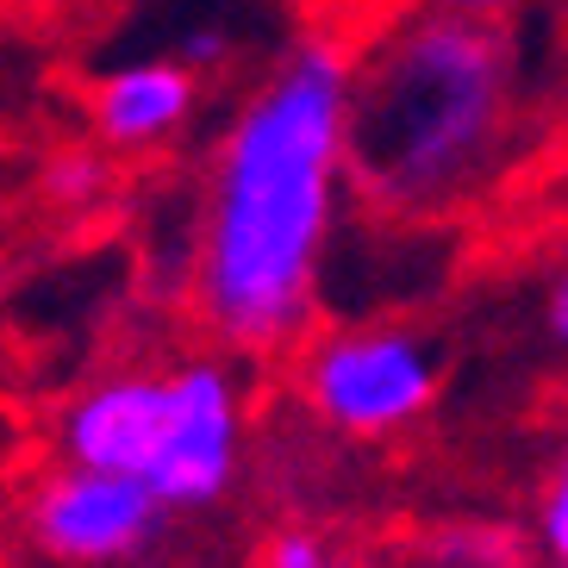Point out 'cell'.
Listing matches in <instances>:
<instances>
[{"mask_svg":"<svg viewBox=\"0 0 568 568\" xmlns=\"http://www.w3.org/2000/svg\"><path fill=\"white\" fill-rule=\"evenodd\" d=\"M19 13H57V7H69V0H13Z\"/></svg>","mask_w":568,"mask_h":568,"instance_id":"cell-13","label":"cell"},{"mask_svg":"<svg viewBox=\"0 0 568 568\" xmlns=\"http://www.w3.org/2000/svg\"><path fill=\"white\" fill-rule=\"evenodd\" d=\"M537 332H544V351L568 368V237L550 251V263L537 275Z\"/></svg>","mask_w":568,"mask_h":568,"instance_id":"cell-11","label":"cell"},{"mask_svg":"<svg viewBox=\"0 0 568 568\" xmlns=\"http://www.w3.org/2000/svg\"><path fill=\"white\" fill-rule=\"evenodd\" d=\"M169 513L144 481L44 456L19 487V544L38 568H151Z\"/></svg>","mask_w":568,"mask_h":568,"instance_id":"cell-5","label":"cell"},{"mask_svg":"<svg viewBox=\"0 0 568 568\" xmlns=\"http://www.w3.org/2000/svg\"><path fill=\"white\" fill-rule=\"evenodd\" d=\"M413 7H432V13H456V19H494V26H518L537 0H413Z\"/></svg>","mask_w":568,"mask_h":568,"instance_id":"cell-12","label":"cell"},{"mask_svg":"<svg viewBox=\"0 0 568 568\" xmlns=\"http://www.w3.org/2000/svg\"><path fill=\"white\" fill-rule=\"evenodd\" d=\"M525 144L531 82L513 26L400 0L356 38L351 182L375 225H456L513 175Z\"/></svg>","mask_w":568,"mask_h":568,"instance_id":"cell-2","label":"cell"},{"mask_svg":"<svg viewBox=\"0 0 568 568\" xmlns=\"http://www.w3.org/2000/svg\"><path fill=\"white\" fill-rule=\"evenodd\" d=\"M562 568H568V562H562Z\"/></svg>","mask_w":568,"mask_h":568,"instance_id":"cell-14","label":"cell"},{"mask_svg":"<svg viewBox=\"0 0 568 568\" xmlns=\"http://www.w3.org/2000/svg\"><path fill=\"white\" fill-rule=\"evenodd\" d=\"M206 75L163 57H119L82 82V125L88 144H101L113 163H156L175 144H187L194 119L206 106Z\"/></svg>","mask_w":568,"mask_h":568,"instance_id":"cell-6","label":"cell"},{"mask_svg":"<svg viewBox=\"0 0 568 568\" xmlns=\"http://www.w3.org/2000/svg\"><path fill=\"white\" fill-rule=\"evenodd\" d=\"M356 38L306 26L237 88L201 163L182 251L194 332L244 363H287L325 325L351 182Z\"/></svg>","mask_w":568,"mask_h":568,"instance_id":"cell-1","label":"cell"},{"mask_svg":"<svg viewBox=\"0 0 568 568\" xmlns=\"http://www.w3.org/2000/svg\"><path fill=\"white\" fill-rule=\"evenodd\" d=\"M256 450L251 363L219 344L106 363L75 382L44 418V456L132 475L175 518H206L232 500Z\"/></svg>","mask_w":568,"mask_h":568,"instance_id":"cell-3","label":"cell"},{"mask_svg":"<svg viewBox=\"0 0 568 568\" xmlns=\"http://www.w3.org/2000/svg\"><path fill=\"white\" fill-rule=\"evenodd\" d=\"M113 156L101 144H75V151H57L38 175V201L44 206H63V213H88V206L106 201V187H113Z\"/></svg>","mask_w":568,"mask_h":568,"instance_id":"cell-8","label":"cell"},{"mask_svg":"<svg viewBox=\"0 0 568 568\" xmlns=\"http://www.w3.org/2000/svg\"><path fill=\"white\" fill-rule=\"evenodd\" d=\"M287 400L344 444H400L444 400V344L413 318H332L282 363Z\"/></svg>","mask_w":568,"mask_h":568,"instance_id":"cell-4","label":"cell"},{"mask_svg":"<svg viewBox=\"0 0 568 568\" xmlns=\"http://www.w3.org/2000/svg\"><path fill=\"white\" fill-rule=\"evenodd\" d=\"M256 568H351V550L337 544V531L325 525H306V518H287L263 537Z\"/></svg>","mask_w":568,"mask_h":568,"instance_id":"cell-9","label":"cell"},{"mask_svg":"<svg viewBox=\"0 0 568 568\" xmlns=\"http://www.w3.org/2000/svg\"><path fill=\"white\" fill-rule=\"evenodd\" d=\"M169 51L182 57V63L194 69V75H206V82L219 88V82H225V75L237 69L244 44H237L232 26H219V19H194V26H187V32L175 38V44H169Z\"/></svg>","mask_w":568,"mask_h":568,"instance_id":"cell-10","label":"cell"},{"mask_svg":"<svg viewBox=\"0 0 568 568\" xmlns=\"http://www.w3.org/2000/svg\"><path fill=\"white\" fill-rule=\"evenodd\" d=\"M525 537H531V550L544 556L550 568H562V562H568V425H562V437L550 444L544 468H537Z\"/></svg>","mask_w":568,"mask_h":568,"instance_id":"cell-7","label":"cell"}]
</instances>
